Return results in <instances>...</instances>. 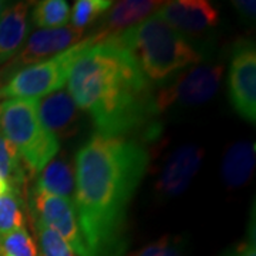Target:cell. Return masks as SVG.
I'll list each match as a JSON object with an SVG mask.
<instances>
[{
	"instance_id": "6da1fadb",
	"label": "cell",
	"mask_w": 256,
	"mask_h": 256,
	"mask_svg": "<svg viewBox=\"0 0 256 256\" xmlns=\"http://www.w3.org/2000/svg\"><path fill=\"white\" fill-rule=\"evenodd\" d=\"M148 164L134 138L92 134L77 151L73 204L90 256H126L128 208Z\"/></svg>"
},
{
	"instance_id": "7a4b0ae2",
	"label": "cell",
	"mask_w": 256,
	"mask_h": 256,
	"mask_svg": "<svg viewBox=\"0 0 256 256\" xmlns=\"http://www.w3.org/2000/svg\"><path fill=\"white\" fill-rule=\"evenodd\" d=\"M67 82L76 106L92 117L96 134L130 138L146 130V137L158 136V127L150 124L156 117V87L114 38L88 47Z\"/></svg>"
},
{
	"instance_id": "3957f363",
	"label": "cell",
	"mask_w": 256,
	"mask_h": 256,
	"mask_svg": "<svg viewBox=\"0 0 256 256\" xmlns=\"http://www.w3.org/2000/svg\"><path fill=\"white\" fill-rule=\"evenodd\" d=\"M111 38L127 50L150 82H165L204 58L200 48L156 13Z\"/></svg>"
},
{
	"instance_id": "277c9868",
	"label": "cell",
	"mask_w": 256,
	"mask_h": 256,
	"mask_svg": "<svg viewBox=\"0 0 256 256\" xmlns=\"http://www.w3.org/2000/svg\"><path fill=\"white\" fill-rule=\"evenodd\" d=\"M0 131L18 151L30 178L42 172L60 150V141L42 126L37 100L0 102Z\"/></svg>"
},
{
	"instance_id": "5b68a950",
	"label": "cell",
	"mask_w": 256,
	"mask_h": 256,
	"mask_svg": "<svg viewBox=\"0 0 256 256\" xmlns=\"http://www.w3.org/2000/svg\"><path fill=\"white\" fill-rule=\"evenodd\" d=\"M96 43L94 37L87 36L76 46L67 48L53 58L28 66L13 74L0 87V98L38 100L40 97H46L60 90L68 80L76 62Z\"/></svg>"
},
{
	"instance_id": "8992f818",
	"label": "cell",
	"mask_w": 256,
	"mask_h": 256,
	"mask_svg": "<svg viewBox=\"0 0 256 256\" xmlns=\"http://www.w3.org/2000/svg\"><path fill=\"white\" fill-rule=\"evenodd\" d=\"M225 66L220 62H200L162 82L154 88L156 117L171 108L196 107L218 92Z\"/></svg>"
},
{
	"instance_id": "52a82bcc",
	"label": "cell",
	"mask_w": 256,
	"mask_h": 256,
	"mask_svg": "<svg viewBox=\"0 0 256 256\" xmlns=\"http://www.w3.org/2000/svg\"><path fill=\"white\" fill-rule=\"evenodd\" d=\"M28 200L32 220H40L54 230L78 256H90L73 201L38 191L34 186L30 188Z\"/></svg>"
},
{
	"instance_id": "ba28073f",
	"label": "cell",
	"mask_w": 256,
	"mask_h": 256,
	"mask_svg": "<svg viewBox=\"0 0 256 256\" xmlns=\"http://www.w3.org/2000/svg\"><path fill=\"white\" fill-rule=\"evenodd\" d=\"M86 30L73 26L58 28H40L32 33L26 44L13 56L9 63L0 68V87L9 80L13 74L26 68L28 66L42 63L53 58L67 48L76 46L86 37Z\"/></svg>"
},
{
	"instance_id": "9c48e42d",
	"label": "cell",
	"mask_w": 256,
	"mask_h": 256,
	"mask_svg": "<svg viewBox=\"0 0 256 256\" xmlns=\"http://www.w3.org/2000/svg\"><path fill=\"white\" fill-rule=\"evenodd\" d=\"M228 97L232 108L250 124L256 120V52L255 43L236 42L229 60Z\"/></svg>"
},
{
	"instance_id": "30bf717a",
	"label": "cell",
	"mask_w": 256,
	"mask_h": 256,
	"mask_svg": "<svg viewBox=\"0 0 256 256\" xmlns=\"http://www.w3.org/2000/svg\"><path fill=\"white\" fill-rule=\"evenodd\" d=\"M205 150L198 144H182L168 156L156 175L154 191L156 200L168 201L186 191L201 168Z\"/></svg>"
},
{
	"instance_id": "8fae6325",
	"label": "cell",
	"mask_w": 256,
	"mask_h": 256,
	"mask_svg": "<svg viewBox=\"0 0 256 256\" xmlns=\"http://www.w3.org/2000/svg\"><path fill=\"white\" fill-rule=\"evenodd\" d=\"M156 14L182 36L204 34L220 24V12L208 0L166 2Z\"/></svg>"
},
{
	"instance_id": "7c38bea8",
	"label": "cell",
	"mask_w": 256,
	"mask_h": 256,
	"mask_svg": "<svg viewBox=\"0 0 256 256\" xmlns=\"http://www.w3.org/2000/svg\"><path fill=\"white\" fill-rule=\"evenodd\" d=\"M37 114L42 126L58 141L76 137L84 122L82 110L63 88L48 94L43 100H37Z\"/></svg>"
},
{
	"instance_id": "4fadbf2b",
	"label": "cell",
	"mask_w": 256,
	"mask_h": 256,
	"mask_svg": "<svg viewBox=\"0 0 256 256\" xmlns=\"http://www.w3.org/2000/svg\"><path fill=\"white\" fill-rule=\"evenodd\" d=\"M162 4L164 2H152V0L117 2L100 18V24L90 36L94 37L97 43L118 36L122 32L144 22L154 12H158Z\"/></svg>"
},
{
	"instance_id": "5bb4252c",
	"label": "cell",
	"mask_w": 256,
	"mask_h": 256,
	"mask_svg": "<svg viewBox=\"0 0 256 256\" xmlns=\"http://www.w3.org/2000/svg\"><path fill=\"white\" fill-rule=\"evenodd\" d=\"M30 2H18L6 6L0 16V66L18 54L28 26Z\"/></svg>"
},
{
	"instance_id": "9a60e30c",
	"label": "cell",
	"mask_w": 256,
	"mask_h": 256,
	"mask_svg": "<svg viewBox=\"0 0 256 256\" xmlns=\"http://www.w3.org/2000/svg\"><path fill=\"white\" fill-rule=\"evenodd\" d=\"M254 141H238L229 146L220 164V176L229 190L240 188L250 180L255 168Z\"/></svg>"
},
{
	"instance_id": "2e32d148",
	"label": "cell",
	"mask_w": 256,
	"mask_h": 256,
	"mask_svg": "<svg viewBox=\"0 0 256 256\" xmlns=\"http://www.w3.org/2000/svg\"><path fill=\"white\" fill-rule=\"evenodd\" d=\"M34 188L38 191L73 201L74 188H76L73 165L64 156L53 158L42 170V172L37 175Z\"/></svg>"
},
{
	"instance_id": "e0dca14e",
	"label": "cell",
	"mask_w": 256,
	"mask_h": 256,
	"mask_svg": "<svg viewBox=\"0 0 256 256\" xmlns=\"http://www.w3.org/2000/svg\"><path fill=\"white\" fill-rule=\"evenodd\" d=\"M0 178L6 180L10 188L20 194H23L22 191L26 186L28 180H30L18 151L3 136H0Z\"/></svg>"
},
{
	"instance_id": "ac0fdd59",
	"label": "cell",
	"mask_w": 256,
	"mask_h": 256,
	"mask_svg": "<svg viewBox=\"0 0 256 256\" xmlns=\"http://www.w3.org/2000/svg\"><path fill=\"white\" fill-rule=\"evenodd\" d=\"M70 20V6L66 0H43L33 6L32 22L37 28H64Z\"/></svg>"
},
{
	"instance_id": "d6986e66",
	"label": "cell",
	"mask_w": 256,
	"mask_h": 256,
	"mask_svg": "<svg viewBox=\"0 0 256 256\" xmlns=\"http://www.w3.org/2000/svg\"><path fill=\"white\" fill-rule=\"evenodd\" d=\"M23 194L10 190L0 198V238L13 230L24 228Z\"/></svg>"
},
{
	"instance_id": "ffe728a7",
	"label": "cell",
	"mask_w": 256,
	"mask_h": 256,
	"mask_svg": "<svg viewBox=\"0 0 256 256\" xmlns=\"http://www.w3.org/2000/svg\"><path fill=\"white\" fill-rule=\"evenodd\" d=\"M111 0H77L70 12L72 26L87 30L88 26L98 22L112 6Z\"/></svg>"
},
{
	"instance_id": "44dd1931",
	"label": "cell",
	"mask_w": 256,
	"mask_h": 256,
	"mask_svg": "<svg viewBox=\"0 0 256 256\" xmlns=\"http://www.w3.org/2000/svg\"><path fill=\"white\" fill-rule=\"evenodd\" d=\"M0 256H40L34 239L26 228L13 230L0 238Z\"/></svg>"
},
{
	"instance_id": "7402d4cb",
	"label": "cell",
	"mask_w": 256,
	"mask_h": 256,
	"mask_svg": "<svg viewBox=\"0 0 256 256\" xmlns=\"http://www.w3.org/2000/svg\"><path fill=\"white\" fill-rule=\"evenodd\" d=\"M188 240L182 235H165L130 256H186Z\"/></svg>"
},
{
	"instance_id": "603a6c76",
	"label": "cell",
	"mask_w": 256,
	"mask_h": 256,
	"mask_svg": "<svg viewBox=\"0 0 256 256\" xmlns=\"http://www.w3.org/2000/svg\"><path fill=\"white\" fill-rule=\"evenodd\" d=\"M33 228L36 229L38 240L37 248L40 256H78L54 230H52L40 220H33Z\"/></svg>"
},
{
	"instance_id": "cb8c5ba5",
	"label": "cell",
	"mask_w": 256,
	"mask_h": 256,
	"mask_svg": "<svg viewBox=\"0 0 256 256\" xmlns=\"http://www.w3.org/2000/svg\"><path fill=\"white\" fill-rule=\"evenodd\" d=\"M222 256H256L255 230L252 234H248L245 240L239 242L235 246L229 248Z\"/></svg>"
},
{
	"instance_id": "d4e9b609",
	"label": "cell",
	"mask_w": 256,
	"mask_h": 256,
	"mask_svg": "<svg viewBox=\"0 0 256 256\" xmlns=\"http://www.w3.org/2000/svg\"><path fill=\"white\" fill-rule=\"evenodd\" d=\"M232 4L242 20H245L246 23L255 22V0H235L232 2Z\"/></svg>"
},
{
	"instance_id": "484cf974",
	"label": "cell",
	"mask_w": 256,
	"mask_h": 256,
	"mask_svg": "<svg viewBox=\"0 0 256 256\" xmlns=\"http://www.w3.org/2000/svg\"><path fill=\"white\" fill-rule=\"evenodd\" d=\"M10 190H12V188H10L9 182H8L6 180L0 178V198H2L3 195H6V194H8Z\"/></svg>"
},
{
	"instance_id": "4316f807",
	"label": "cell",
	"mask_w": 256,
	"mask_h": 256,
	"mask_svg": "<svg viewBox=\"0 0 256 256\" xmlns=\"http://www.w3.org/2000/svg\"><path fill=\"white\" fill-rule=\"evenodd\" d=\"M4 4H6L4 2H0V16H2V12L4 10Z\"/></svg>"
}]
</instances>
